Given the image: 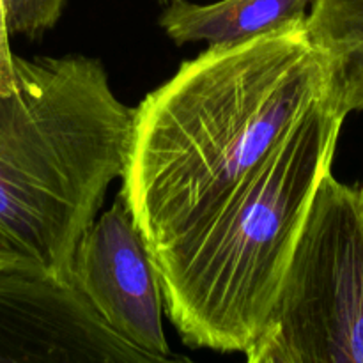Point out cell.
<instances>
[{"label":"cell","instance_id":"6","mask_svg":"<svg viewBox=\"0 0 363 363\" xmlns=\"http://www.w3.org/2000/svg\"><path fill=\"white\" fill-rule=\"evenodd\" d=\"M71 279L99 318L156 363L181 360L163 330L162 284L155 259L123 195L78 243Z\"/></svg>","mask_w":363,"mask_h":363},{"label":"cell","instance_id":"1","mask_svg":"<svg viewBox=\"0 0 363 363\" xmlns=\"http://www.w3.org/2000/svg\"><path fill=\"white\" fill-rule=\"evenodd\" d=\"M342 85L307 18L209 46L135 108L121 195L151 255L201 229L277 145Z\"/></svg>","mask_w":363,"mask_h":363},{"label":"cell","instance_id":"11","mask_svg":"<svg viewBox=\"0 0 363 363\" xmlns=\"http://www.w3.org/2000/svg\"><path fill=\"white\" fill-rule=\"evenodd\" d=\"M156 2H160L162 6H169V4L174 2V0H156Z\"/></svg>","mask_w":363,"mask_h":363},{"label":"cell","instance_id":"10","mask_svg":"<svg viewBox=\"0 0 363 363\" xmlns=\"http://www.w3.org/2000/svg\"><path fill=\"white\" fill-rule=\"evenodd\" d=\"M11 35L6 0H0V92L13 87L16 80V55L11 50Z\"/></svg>","mask_w":363,"mask_h":363},{"label":"cell","instance_id":"2","mask_svg":"<svg viewBox=\"0 0 363 363\" xmlns=\"http://www.w3.org/2000/svg\"><path fill=\"white\" fill-rule=\"evenodd\" d=\"M133 123L98 59L16 55L0 92V268L71 280L78 243L126 170Z\"/></svg>","mask_w":363,"mask_h":363},{"label":"cell","instance_id":"3","mask_svg":"<svg viewBox=\"0 0 363 363\" xmlns=\"http://www.w3.org/2000/svg\"><path fill=\"white\" fill-rule=\"evenodd\" d=\"M319 103L199 230L152 255L165 311L191 347L243 353L272 312L347 117Z\"/></svg>","mask_w":363,"mask_h":363},{"label":"cell","instance_id":"9","mask_svg":"<svg viewBox=\"0 0 363 363\" xmlns=\"http://www.w3.org/2000/svg\"><path fill=\"white\" fill-rule=\"evenodd\" d=\"M66 0H6L7 23L11 34L41 38L55 27Z\"/></svg>","mask_w":363,"mask_h":363},{"label":"cell","instance_id":"8","mask_svg":"<svg viewBox=\"0 0 363 363\" xmlns=\"http://www.w3.org/2000/svg\"><path fill=\"white\" fill-rule=\"evenodd\" d=\"M307 23L339 57L346 110H363V0H315Z\"/></svg>","mask_w":363,"mask_h":363},{"label":"cell","instance_id":"4","mask_svg":"<svg viewBox=\"0 0 363 363\" xmlns=\"http://www.w3.org/2000/svg\"><path fill=\"white\" fill-rule=\"evenodd\" d=\"M250 363H363V184L325 176Z\"/></svg>","mask_w":363,"mask_h":363},{"label":"cell","instance_id":"7","mask_svg":"<svg viewBox=\"0 0 363 363\" xmlns=\"http://www.w3.org/2000/svg\"><path fill=\"white\" fill-rule=\"evenodd\" d=\"M315 0H220L191 4L174 0L160 16V25L176 45L208 43L236 45L307 18Z\"/></svg>","mask_w":363,"mask_h":363},{"label":"cell","instance_id":"5","mask_svg":"<svg viewBox=\"0 0 363 363\" xmlns=\"http://www.w3.org/2000/svg\"><path fill=\"white\" fill-rule=\"evenodd\" d=\"M0 363H156L113 332L71 280L0 268Z\"/></svg>","mask_w":363,"mask_h":363}]
</instances>
